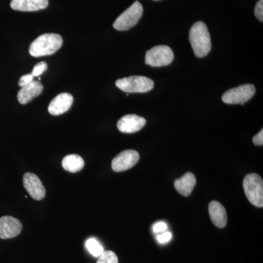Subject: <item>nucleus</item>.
Here are the masks:
<instances>
[{
  "instance_id": "9",
  "label": "nucleus",
  "mask_w": 263,
  "mask_h": 263,
  "mask_svg": "<svg viewBox=\"0 0 263 263\" xmlns=\"http://www.w3.org/2000/svg\"><path fill=\"white\" fill-rule=\"evenodd\" d=\"M24 188L34 200H41L46 197V189L35 174L27 173L24 175Z\"/></svg>"
},
{
  "instance_id": "11",
  "label": "nucleus",
  "mask_w": 263,
  "mask_h": 263,
  "mask_svg": "<svg viewBox=\"0 0 263 263\" xmlns=\"http://www.w3.org/2000/svg\"><path fill=\"white\" fill-rule=\"evenodd\" d=\"M146 124V120L144 118L136 114H129L119 119L117 123V128L123 133L131 134L141 130Z\"/></svg>"
},
{
  "instance_id": "15",
  "label": "nucleus",
  "mask_w": 263,
  "mask_h": 263,
  "mask_svg": "<svg viewBox=\"0 0 263 263\" xmlns=\"http://www.w3.org/2000/svg\"><path fill=\"white\" fill-rule=\"evenodd\" d=\"M209 214L213 224L219 228H224L227 226L228 216L226 209L217 201H212L209 205Z\"/></svg>"
},
{
  "instance_id": "7",
  "label": "nucleus",
  "mask_w": 263,
  "mask_h": 263,
  "mask_svg": "<svg viewBox=\"0 0 263 263\" xmlns=\"http://www.w3.org/2000/svg\"><path fill=\"white\" fill-rule=\"evenodd\" d=\"M255 86L253 84H245L238 87L233 88L227 91L222 95L223 103L235 105L240 104L243 105L255 95Z\"/></svg>"
},
{
  "instance_id": "26",
  "label": "nucleus",
  "mask_w": 263,
  "mask_h": 263,
  "mask_svg": "<svg viewBox=\"0 0 263 263\" xmlns=\"http://www.w3.org/2000/svg\"><path fill=\"white\" fill-rule=\"evenodd\" d=\"M153 1H160V0H153Z\"/></svg>"
},
{
  "instance_id": "6",
  "label": "nucleus",
  "mask_w": 263,
  "mask_h": 263,
  "mask_svg": "<svg viewBox=\"0 0 263 263\" xmlns=\"http://www.w3.org/2000/svg\"><path fill=\"white\" fill-rule=\"evenodd\" d=\"M172 49L167 46H157L147 51L145 62L152 67H163L174 61Z\"/></svg>"
},
{
  "instance_id": "25",
  "label": "nucleus",
  "mask_w": 263,
  "mask_h": 263,
  "mask_svg": "<svg viewBox=\"0 0 263 263\" xmlns=\"http://www.w3.org/2000/svg\"><path fill=\"white\" fill-rule=\"evenodd\" d=\"M254 144L257 146H262L263 145V130L261 129L258 134L256 135L252 139Z\"/></svg>"
},
{
  "instance_id": "5",
  "label": "nucleus",
  "mask_w": 263,
  "mask_h": 263,
  "mask_svg": "<svg viewBox=\"0 0 263 263\" xmlns=\"http://www.w3.org/2000/svg\"><path fill=\"white\" fill-rule=\"evenodd\" d=\"M143 13V8L138 1L123 12L114 23V29L119 31H126L136 26L139 22Z\"/></svg>"
},
{
  "instance_id": "19",
  "label": "nucleus",
  "mask_w": 263,
  "mask_h": 263,
  "mask_svg": "<svg viewBox=\"0 0 263 263\" xmlns=\"http://www.w3.org/2000/svg\"><path fill=\"white\" fill-rule=\"evenodd\" d=\"M97 263H119L117 254L112 251H104L98 257Z\"/></svg>"
},
{
  "instance_id": "4",
  "label": "nucleus",
  "mask_w": 263,
  "mask_h": 263,
  "mask_svg": "<svg viewBox=\"0 0 263 263\" xmlns=\"http://www.w3.org/2000/svg\"><path fill=\"white\" fill-rule=\"evenodd\" d=\"M116 86L127 93H146L155 86L152 79L145 76H134L116 81Z\"/></svg>"
},
{
  "instance_id": "2",
  "label": "nucleus",
  "mask_w": 263,
  "mask_h": 263,
  "mask_svg": "<svg viewBox=\"0 0 263 263\" xmlns=\"http://www.w3.org/2000/svg\"><path fill=\"white\" fill-rule=\"evenodd\" d=\"M63 43L60 34L47 33L39 36L31 43L29 53L34 57L48 56L56 53Z\"/></svg>"
},
{
  "instance_id": "8",
  "label": "nucleus",
  "mask_w": 263,
  "mask_h": 263,
  "mask_svg": "<svg viewBox=\"0 0 263 263\" xmlns=\"http://www.w3.org/2000/svg\"><path fill=\"white\" fill-rule=\"evenodd\" d=\"M140 155L135 150L123 151L112 160L111 167L115 172H123L134 167L138 161Z\"/></svg>"
},
{
  "instance_id": "22",
  "label": "nucleus",
  "mask_w": 263,
  "mask_h": 263,
  "mask_svg": "<svg viewBox=\"0 0 263 263\" xmlns=\"http://www.w3.org/2000/svg\"><path fill=\"white\" fill-rule=\"evenodd\" d=\"M33 78H34V76L32 75V73L27 74V75L22 76V77L19 79L18 86L22 87V86L29 84V83L32 82L33 81Z\"/></svg>"
},
{
  "instance_id": "18",
  "label": "nucleus",
  "mask_w": 263,
  "mask_h": 263,
  "mask_svg": "<svg viewBox=\"0 0 263 263\" xmlns=\"http://www.w3.org/2000/svg\"><path fill=\"white\" fill-rule=\"evenodd\" d=\"M86 247L89 253L95 257H98L104 252L103 246L95 238H89L86 240Z\"/></svg>"
},
{
  "instance_id": "20",
  "label": "nucleus",
  "mask_w": 263,
  "mask_h": 263,
  "mask_svg": "<svg viewBox=\"0 0 263 263\" xmlns=\"http://www.w3.org/2000/svg\"><path fill=\"white\" fill-rule=\"evenodd\" d=\"M47 69L48 65L46 62H39V63H37V65L34 66V68H33L32 75L34 76V77H38V76L42 75L43 72L46 71Z\"/></svg>"
},
{
  "instance_id": "1",
  "label": "nucleus",
  "mask_w": 263,
  "mask_h": 263,
  "mask_svg": "<svg viewBox=\"0 0 263 263\" xmlns=\"http://www.w3.org/2000/svg\"><path fill=\"white\" fill-rule=\"evenodd\" d=\"M189 39L194 53L198 58L206 56L212 50L210 33L207 26L202 22L193 24L190 29Z\"/></svg>"
},
{
  "instance_id": "17",
  "label": "nucleus",
  "mask_w": 263,
  "mask_h": 263,
  "mask_svg": "<svg viewBox=\"0 0 263 263\" xmlns=\"http://www.w3.org/2000/svg\"><path fill=\"white\" fill-rule=\"evenodd\" d=\"M62 167L70 173H77L84 167V161L81 156L70 155L64 157L62 162Z\"/></svg>"
},
{
  "instance_id": "16",
  "label": "nucleus",
  "mask_w": 263,
  "mask_h": 263,
  "mask_svg": "<svg viewBox=\"0 0 263 263\" xmlns=\"http://www.w3.org/2000/svg\"><path fill=\"white\" fill-rule=\"evenodd\" d=\"M196 185V178L193 173L188 172L182 177L175 181L174 186L176 190L183 196L187 197L193 193Z\"/></svg>"
},
{
  "instance_id": "12",
  "label": "nucleus",
  "mask_w": 263,
  "mask_h": 263,
  "mask_svg": "<svg viewBox=\"0 0 263 263\" xmlns=\"http://www.w3.org/2000/svg\"><path fill=\"white\" fill-rule=\"evenodd\" d=\"M73 103V97L69 93H62L57 95L56 98L48 105V112L53 116L61 115L68 111Z\"/></svg>"
},
{
  "instance_id": "23",
  "label": "nucleus",
  "mask_w": 263,
  "mask_h": 263,
  "mask_svg": "<svg viewBox=\"0 0 263 263\" xmlns=\"http://www.w3.org/2000/svg\"><path fill=\"white\" fill-rule=\"evenodd\" d=\"M172 238V234L170 232H166V233H162V234L159 235L157 236V240L161 243H167L170 241Z\"/></svg>"
},
{
  "instance_id": "14",
  "label": "nucleus",
  "mask_w": 263,
  "mask_h": 263,
  "mask_svg": "<svg viewBox=\"0 0 263 263\" xmlns=\"http://www.w3.org/2000/svg\"><path fill=\"white\" fill-rule=\"evenodd\" d=\"M48 5V0H12L10 7L18 11L32 12L45 9Z\"/></svg>"
},
{
  "instance_id": "10",
  "label": "nucleus",
  "mask_w": 263,
  "mask_h": 263,
  "mask_svg": "<svg viewBox=\"0 0 263 263\" xmlns=\"http://www.w3.org/2000/svg\"><path fill=\"white\" fill-rule=\"evenodd\" d=\"M22 224L16 218L10 216L0 218V238L8 239L18 236L22 230Z\"/></svg>"
},
{
  "instance_id": "3",
  "label": "nucleus",
  "mask_w": 263,
  "mask_h": 263,
  "mask_svg": "<svg viewBox=\"0 0 263 263\" xmlns=\"http://www.w3.org/2000/svg\"><path fill=\"white\" fill-rule=\"evenodd\" d=\"M243 187L249 201L258 208L263 207V181L257 174H250L245 176Z\"/></svg>"
},
{
  "instance_id": "13",
  "label": "nucleus",
  "mask_w": 263,
  "mask_h": 263,
  "mask_svg": "<svg viewBox=\"0 0 263 263\" xmlns=\"http://www.w3.org/2000/svg\"><path fill=\"white\" fill-rule=\"evenodd\" d=\"M43 91V86L39 81H32L29 84L22 86L19 90L17 98L19 103L26 105L32 101L33 99L39 96Z\"/></svg>"
},
{
  "instance_id": "24",
  "label": "nucleus",
  "mask_w": 263,
  "mask_h": 263,
  "mask_svg": "<svg viewBox=\"0 0 263 263\" xmlns=\"http://www.w3.org/2000/svg\"><path fill=\"white\" fill-rule=\"evenodd\" d=\"M167 226L166 223L163 222V221H160V222L157 223V224H155L154 226V232L156 233H161V232H163L164 230H167Z\"/></svg>"
},
{
  "instance_id": "21",
  "label": "nucleus",
  "mask_w": 263,
  "mask_h": 263,
  "mask_svg": "<svg viewBox=\"0 0 263 263\" xmlns=\"http://www.w3.org/2000/svg\"><path fill=\"white\" fill-rule=\"evenodd\" d=\"M254 14L259 22L263 21V0H259L254 8Z\"/></svg>"
}]
</instances>
